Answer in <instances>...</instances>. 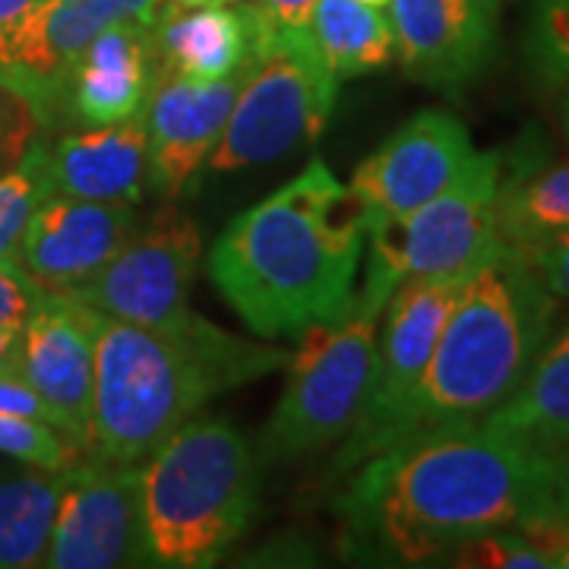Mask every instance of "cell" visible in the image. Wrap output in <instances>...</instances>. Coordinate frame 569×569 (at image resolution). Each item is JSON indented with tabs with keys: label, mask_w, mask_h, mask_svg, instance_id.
I'll list each match as a JSON object with an SVG mask.
<instances>
[{
	"label": "cell",
	"mask_w": 569,
	"mask_h": 569,
	"mask_svg": "<svg viewBox=\"0 0 569 569\" xmlns=\"http://www.w3.org/2000/svg\"><path fill=\"white\" fill-rule=\"evenodd\" d=\"M526 51L535 73L557 89H569V0H541L529 22Z\"/></svg>",
	"instance_id": "obj_29"
},
{
	"label": "cell",
	"mask_w": 569,
	"mask_h": 569,
	"mask_svg": "<svg viewBox=\"0 0 569 569\" xmlns=\"http://www.w3.org/2000/svg\"><path fill=\"white\" fill-rule=\"evenodd\" d=\"M203 260V234L178 206L164 203L127 238L118 257L73 298L111 320L162 329L190 313V288Z\"/></svg>",
	"instance_id": "obj_9"
},
{
	"label": "cell",
	"mask_w": 569,
	"mask_h": 569,
	"mask_svg": "<svg viewBox=\"0 0 569 569\" xmlns=\"http://www.w3.org/2000/svg\"><path fill=\"white\" fill-rule=\"evenodd\" d=\"M557 500H560V512H569V459L557 475Z\"/></svg>",
	"instance_id": "obj_38"
},
{
	"label": "cell",
	"mask_w": 569,
	"mask_h": 569,
	"mask_svg": "<svg viewBox=\"0 0 569 569\" xmlns=\"http://www.w3.org/2000/svg\"><path fill=\"white\" fill-rule=\"evenodd\" d=\"M557 301L529 260L500 244L462 282L421 383L373 456L421 433L481 425L522 387L550 342Z\"/></svg>",
	"instance_id": "obj_4"
},
{
	"label": "cell",
	"mask_w": 569,
	"mask_h": 569,
	"mask_svg": "<svg viewBox=\"0 0 569 569\" xmlns=\"http://www.w3.org/2000/svg\"><path fill=\"white\" fill-rule=\"evenodd\" d=\"M475 159L466 123L427 108L408 118L351 174V193L365 206L367 228L406 216L456 181Z\"/></svg>",
	"instance_id": "obj_13"
},
{
	"label": "cell",
	"mask_w": 569,
	"mask_h": 569,
	"mask_svg": "<svg viewBox=\"0 0 569 569\" xmlns=\"http://www.w3.org/2000/svg\"><path fill=\"white\" fill-rule=\"evenodd\" d=\"M339 99V80L313 48L307 29H279L263 20L247 77L224 123L209 171H241L310 146L323 133Z\"/></svg>",
	"instance_id": "obj_8"
},
{
	"label": "cell",
	"mask_w": 569,
	"mask_h": 569,
	"mask_svg": "<svg viewBox=\"0 0 569 569\" xmlns=\"http://www.w3.org/2000/svg\"><path fill=\"white\" fill-rule=\"evenodd\" d=\"M307 36L336 80L365 77L396 61V36L387 10L361 0H317Z\"/></svg>",
	"instance_id": "obj_23"
},
{
	"label": "cell",
	"mask_w": 569,
	"mask_h": 569,
	"mask_svg": "<svg viewBox=\"0 0 569 569\" xmlns=\"http://www.w3.org/2000/svg\"><path fill=\"white\" fill-rule=\"evenodd\" d=\"M257 32L260 10L253 0L193 10L162 7L152 26L156 61L159 70L178 73L183 80H224L250 61Z\"/></svg>",
	"instance_id": "obj_19"
},
{
	"label": "cell",
	"mask_w": 569,
	"mask_h": 569,
	"mask_svg": "<svg viewBox=\"0 0 569 569\" xmlns=\"http://www.w3.org/2000/svg\"><path fill=\"white\" fill-rule=\"evenodd\" d=\"M459 288L462 282L408 279L389 295L380 317L383 326L377 332V377L370 402L342 440V449L329 471L332 481H342L348 471H355L377 452L380 437L421 383Z\"/></svg>",
	"instance_id": "obj_10"
},
{
	"label": "cell",
	"mask_w": 569,
	"mask_h": 569,
	"mask_svg": "<svg viewBox=\"0 0 569 569\" xmlns=\"http://www.w3.org/2000/svg\"><path fill=\"white\" fill-rule=\"evenodd\" d=\"M497 231L516 250L548 244L569 231V159L548 162L538 152H522L503 162L497 190Z\"/></svg>",
	"instance_id": "obj_21"
},
{
	"label": "cell",
	"mask_w": 569,
	"mask_h": 569,
	"mask_svg": "<svg viewBox=\"0 0 569 569\" xmlns=\"http://www.w3.org/2000/svg\"><path fill=\"white\" fill-rule=\"evenodd\" d=\"M54 193L48 142H39L13 171L0 178V260H17L36 209Z\"/></svg>",
	"instance_id": "obj_25"
},
{
	"label": "cell",
	"mask_w": 569,
	"mask_h": 569,
	"mask_svg": "<svg viewBox=\"0 0 569 569\" xmlns=\"http://www.w3.org/2000/svg\"><path fill=\"white\" fill-rule=\"evenodd\" d=\"M522 538L538 550L550 569H569V512H550L519 526Z\"/></svg>",
	"instance_id": "obj_32"
},
{
	"label": "cell",
	"mask_w": 569,
	"mask_h": 569,
	"mask_svg": "<svg viewBox=\"0 0 569 569\" xmlns=\"http://www.w3.org/2000/svg\"><path fill=\"white\" fill-rule=\"evenodd\" d=\"M560 123H563V133H567L569 140V89L567 96H563V104H560Z\"/></svg>",
	"instance_id": "obj_39"
},
{
	"label": "cell",
	"mask_w": 569,
	"mask_h": 569,
	"mask_svg": "<svg viewBox=\"0 0 569 569\" xmlns=\"http://www.w3.org/2000/svg\"><path fill=\"white\" fill-rule=\"evenodd\" d=\"M156 39L146 22H114L67 70L58 108L82 127L137 118L156 80Z\"/></svg>",
	"instance_id": "obj_17"
},
{
	"label": "cell",
	"mask_w": 569,
	"mask_h": 569,
	"mask_svg": "<svg viewBox=\"0 0 569 569\" xmlns=\"http://www.w3.org/2000/svg\"><path fill=\"white\" fill-rule=\"evenodd\" d=\"M440 567L466 569H550V563L531 548L519 529L485 531L452 548L440 560Z\"/></svg>",
	"instance_id": "obj_30"
},
{
	"label": "cell",
	"mask_w": 569,
	"mask_h": 569,
	"mask_svg": "<svg viewBox=\"0 0 569 569\" xmlns=\"http://www.w3.org/2000/svg\"><path fill=\"white\" fill-rule=\"evenodd\" d=\"M51 111L26 89L0 80V178L44 142Z\"/></svg>",
	"instance_id": "obj_28"
},
{
	"label": "cell",
	"mask_w": 569,
	"mask_h": 569,
	"mask_svg": "<svg viewBox=\"0 0 569 569\" xmlns=\"http://www.w3.org/2000/svg\"><path fill=\"white\" fill-rule=\"evenodd\" d=\"M63 481L67 468H36L0 481V569L44 567Z\"/></svg>",
	"instance_id": "obj_24"
},
{
	"label": "cell",
	"mask_w": 569,
	"mask_h": 569,
	"mask_svg": "<svg viewBox=\"0 0 569 569\" xmlns=\"http://www.w3.org/2000/svg\"><path fill=\"white\" fill-rule=\"evenodd\" d=\"M260 459L219 415H197L142 462L149 567H216L250 526Z\"/></svg>",
	"instance_id": "obj_5"
},
{
	"label": "cell",
	"mask_w": 569,
	"mask_h": 569,
	"mask_svg": "<svg viewBox=\"0 0 569 569\" xmlns=\"http://www.w3.org/2000/svg\"><path fill=\"white\" fill-rule=\"evenodd\" d=\"M367 212L323 159L234 216L209 250V276L260 339H301L358 301Z\"/></svg>",
	"instance_id": "obj_2"
},
{
	"label": "cell",
	"mask_w": 569,
	"mask_h": 569,
	"mask_svg": "<svg viewBox=\"0 0 569 569\" xmlns=\"http://www.w3.org/2000/svg\"><path fill=\"white\" fill-rule=\"evenodd\" d=\"M500 174V152H475L466 171L433 200L370 224V257L358 291L387 305L389 295L408 279L466 282L503 244L497 231Z\"/></svg>",
	"instance_id": "obj_7"
},
{
	"label": "cell",
	"mask_w": 569,
	"mask_h": 569,
	"mask_svg": "<svg viewBox=\"0 0 569 569\" xmlns=\"http://www.w3.org/2000/svg\"><path fill=\"white\" fill-rule=\"evenodd\" d=\"M0 415H22V418H36V421H44V425H54V415L41 402L39 392L20 377H0Z\"/></svg>",
	"instance_id": "obj_34"
},
{
	"label": "cell",
	"mask_w": 569,
	"mask_h": 569,
	"mask_svg": "<svg viewBox=\"0 0 569 569\" xmlns=\"http://www.w3.org/2000/svg\"><path fill=\"white\" fill-rule=\"evenodd\" d=\"M317 0H253V7L263 13L266 22L279 29H301L307 26V17Z\"/></svg>",
	"instance_id": "obj_35"
},
{
	"label": "cell",
	"mask_w": 569,
	"mask_h": 569,
	"mask_svg": "<svg viewBox=\"0 0 569 569\" xmlns=\"http://www.w3.org/2000/svg\"><path fill=\"white\" fill-rule=\"evenodd\" d=\"M224 3H241V0H162V7H171V10H193V7H224Z\"/></svg>",
	"instance_id": "obj_37"
},
{
	"label": "cell",
	"mask_w": 569,
	"mask_h": 569,
	"mask_svg": "<svg viewBox=\"0 0 569 569\" xmlns=\"http://www.w3.org/2000/svg\"><path fill=\"white\" fill-rule=\"evenodd\" d=\"M22 329L0 326V377H20Z\"/></svg>",
	"instance_id": "obj_36"
},
{
	"label": "cell",
	"mask_w": 569,
	"mask_h": 569,
	"mask_svg": "<svg viewBox=\"0 0 569 569\" xmlns=\"http://www.w3.org/2000/svg\"><path fill=\"white\" fill-rule=\"evenodd\" d=\"M99 310L73 295L48 291L22 326L20 380L39 392L54 425L86 452L92 387H96V332Z\"/></svg>",
	"instance_id": "obj_14"
},
{
	"label": "cell",
	"mask_w": 569,
	"mask_h": 569,
	"mask_svg": "<svg viewBox=\"0 0 569 569\" xmlns=\"http://www.w3.org/2000/svg\"><path fill=\"white\" fill-rule=\"evenodd\" d=\"M291 365L282 348L231 336L200 313L162 329L99 317L89 459L146 462L228 389Z\"/></svg>",
	"instance_id": "obj_3"
},
{
	"label": "cell",
	"mask_w": 569,
	"mask_h": 569,
	"mask_svg": "<svg viewBox=\"0 0 569 569\" xmlns=\"http://www.w3.org/2000/svg\"><path fill=\"white\" fill-rule=\"evenodd\" d=\"M51 0H0V80L39 99V29ZM41 102V99H39Z\"/></svg>",
	"instance_id": "obj_26"
},
{
	"label": "cell",
	"mask_w": 569,
	"mask_h": 569,
	"mask_svg": "<svg viewBox=\"0 0 569 569\" xmlns=\"http://www.w3.org/2000/svg\"><path fill=\"white\" fill-rule=\"evenodd\" d=\"M137 224L133 206L51 193L22 234L17 263L44 291L73 295L118 257Z\"/></svg>",
	"instance_id": "obj_16"
},
{
	"label": "cell",
	"mask_w": 569,
	"mask_h": 569,
	"mask_svg": "<svg viewBox=\"0 0 569 569\" xmlns=\"http://www.w3.org/2000/svg\"><path fill=\"white\" fill-rule=\"evenodd\" d=\"M519 253L529 260L531 269L541 276V282L548 284L560 301H569V231L548 244L519 250Z\"/></svg>",
	"instance_id": "obj_33"
},
{
	"label": "cell",
	"mask_w": 569,
	"mask_h": 569,
	"mask_svg": "<svg viewBox=\"0 0 569 569\" xmlns=\"http://www.w3.org/2000/svg\"><path fill=\"white\" fill-rule=\"evenodd\" d=\"M44 295L48 291L17 260H0V326L22 329Z\"/></svg>",
	"instance_id": "obj_31"
},
{
	"label": "cell",
	"mask_w": 569,
	"mask_h": 569,
	"mask_svg": "<svg viewBox=\"0 0 569 569\" xmlns=\"http://www.w3.org/2000/svg\"><path fill=\"white\" fill-rule=\"evenodd\" d=\"M396 58L415 82L462 96L500 51V0H389Z\"/></svg>",
	"instance_id": "obj_12"
},
{
	"label": "cell",
	"mask_w": 569,
	"mask_h": 569,
	"mask_svg": "<svg viewBox=\"0 0 569 569\" xmlns=\"http://www.w3.org/2000/svg\"><path fill=\"white\" fill-rule=\"evenodd\" d=\"M162 13V0H51L39 29V99L51 111H58L63 80L80 51L102 29L114 22H146L156 26Z\"/></svg>",
	"instance_id": "obj_22"
},
{
	"label": "cell",
	"mask_w": 569,
	"mask_h": 569,
	"mask_svg": "<svg viewBox=\"0 0 569 569\" xmlns=\"http://www.w3.org/2000/svg\"><path fill=\"white\" fill-rule=\"evenodd\" d=\"M383 307L358 291L346 317L307 329L291 380L266 425L260 466L291 462L342 443L370 402L377 377V332Z\"/></svg>",
	"instance_id": "obj_6"
},
{
	"label": "cell",
	"mask_w": 569,
	"mask_h": 569,
	"mask_svg": "<svg viewBox=\"0 0 569 569\" xmlns=\"http://www.w3.org/2000/svg\"><path fill=\"white\" fill-rule=\"evenodd\" d=\"M557 459L488 425L383 449L339 481L342 550L370 567H425L485 531L560 512Z\"/></svg>",
	"instance_id": "obj_1"
},
{
	"label": "cell",
	"mask_w": 569,
	"mask_h": 569,
	"mask_svg": "<svg viewBox=\"0 0 569 569\" xmlns=\"http://www.w3.org/2000/svg\"><path fill=\"white\" fill-rule=\"evenodd\" d=\"M361 3H370V7H380V10H387L389 0H361Z\"/></svg>",
	"instance_id": "obj_40"
},
{
	"label": "cell",
	"mask_w": 569,
	"mask_h": 569,
	"mask_svg": "<svg viewBox=\"0 0 569 569\" xmlns=\"http://www.w3.org/2000/svg\"><path fill=\"white\" fill-rule=\"evenodd\" d=\"M247 63L231 77L212 82L183 80L178 73L156 70L140 111L149 152V183L156 193L178 197L209 164L241 92Z\"/></svg>",
	"instance_id": "obj_15"
},
{
	"label": "cell",
	"mask_w": 569,
	"mask_h": 569,
	"mask_svg": "<svg viewBox=\"0 0 569 569\" xmlns=\"http://www.w3.org/2000/svg\"><path fill=\"white\" fill-rule=\"evenodd\" d=\"M48 156L51 187L61 197L137 206L149 183L142 114L130 121L67 133L54 146H48Z\"/></svg>",
	"instance_id": "obj_18"
},
{
	"label": "cell",
	"mask_w": 569,
	"mask_h": 569,
	"mask_svg": "<svg viewBox=\"0 0 569 569\" xmlns=\"http://www.w3.org/2000/svg\"><path fill=\"white\" fill-rule=\"evenodd\" d=\"M0 452L48 471H63L82 459V449L63 430L22 415H0Z\"/></svg>",
	"instance_id": "obj_27"
},
{
	"label": "cell",
	"mask_w": 569,
	"mask_h": 569,
	"mask_svg": "<svg viewBox=\"0 0 569 569\" xmlns=\"http://www.w3.org/2000/svg\"><path fill=\"white\" fill-rule=\"evenodd\" d=\"M44 567H149L142 462L130 466L82 456L77 466L67 468Z\"/></svg>",
	"instance_id": "obj_11"
},
{
	"label": "cell",
	"mask_w": 569,
	"mask_h": 569,
	"mask_svg": "<svg viewBox=\"0 0 569 569\" xmlns=\"http://www.w3.org/2000/svg\"><path fill=\"white\" fill-rule=\"evenodd\" d=\"M481 425L526 443L545 459H569V323L550 336L522 387Z\"/></svg>",
	"instance_id": "obj_20"
}]
</instances>
